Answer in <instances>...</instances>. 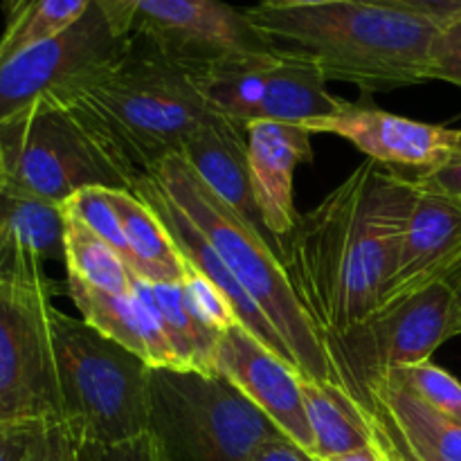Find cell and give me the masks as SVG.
<instances>
[{
  "mask_svg": "<svg viewBox=\"0 0 461 461\" xmlns=\"http://www.w3.org/2000/svg\"><path fill=\"white\" fill-rule=\"evenodd\" d=\"M48 261H63L61 207L0 185V286H48Z\"/></svg>",
  "mask_w": 461,
  "mask_h": 461,
  "instance_id": "e0dca14e",
  "label": "cell"
},
{
  "mask_svg": "<svg viewBox=\"0 0 461 461\" xmlns=\"http://www.w3.org/2000/svg\"><path fill=\"white\" fill-rule=\"evenodd\" d=\"M180 284H183L185 300H187L192 313L196 315L198 322L205 329H210L212 333L221 336V333L228 331L232 324L239 322L237 313H234L228 297L223 295V291L216 288L205 275L194 270L192 266H189L187 275H185V279Z\"/></svg>",
  "mask_w": 461,
  "mask_h": 461,
  "instance_id": "83f0119b",
  "label": "cell"
},
{
  "mask_svg": "<svg viewBox=\"0 0 461 461\" xmlns=\"http://www.w3.org/2000/svg\"><path fill=\"white\" fill-rule=\"evenodd\" d=\"M61 210L72 214L75 219H79L81 223L88 225L95 234H99L104 241L111 243L131 266L129 246H126L120 219H117V212L115 207H113L106 187L81 189V192H77L75 196L68 198V201L63 203Z\"/></svg>",
  "mask_w": 461,
  "mask_h": 461,
  "instance_id": "4316f807",
  "label": "cell"
},
{
  "mask_svg": "<svg viewBox=\"0 0 461 461\" xmlns=\"http://www.w3.org/2000/svg\"><path fill=\"white\" fill-rule=\"evenodd\" d=\"M54 284L0 286V426L61 419L50 336Z\"/></svg>",
  "mask_w": 461,
  "mask_h": 461,
  "instance_id": "8fae6325",
  "label": "cell"
},
{
  "mask_svg": "<svg viewBox=\"0 0 461 461\" xmlns=\"http://www.w3.org/2000/svg\"><path fill=\"white\" fill-rule=\"evenodd\" d=\"M180 156L187 165L201 176L203 183L225 203L232 207L248 225L257 230L275 255L279 257L273 237L266 230L261 212L257 207L255 194L250 185V169H248V142L246 131L237 129L230 122L203 126L185 144Z\"/></svg>",
  "mask_w": 461,
  "mask_h": 461,
  "instance_id": "d6986e66",
  "label": "cell"
},
{
  "mask_svg": "<svg viewBox=\"0 0 461 461\" xmlns=\"http://www.w3.org/2000/svg\"><path fill=\"white\" fill-rule=\"evenodd\" d=\"M167 461H250L282 435L237 387L214 372L151 367L149 428Z\"/></svg>",
  "mask_w": 461,
  "mask_h": 461,
  "instance_id": "8992f818",
  "label": "cell"
},
{
  "mask_svg": "<svg viewBox=\"0 0 461 461\" xmlns=\"http://www.w3.org/2000/svg\"><path fill=\"white\" fill-rule=\"evenodd\" d=\"M63 212V210H61ZM63 264L66 279L113 295H129L133 268L88 225L63 212Z\"/></svg>",
  "mask_w": 461,
  "mask_h": 461,
  "instance_id": "603a6c76",
  "label": "cell"
},
{
  "mask_svg": "<svg viewBox=\"0 0 461 461\" xmlns=\"http://www.w3.org/2000/svg\"><path fill=\"white\" fill-rule=\"evenodd\" d=\"M79 461H167L151 432L111 446H81Z\"/></svg>",
  "mask_w": 461,
  "mask_h": 461,
  "instance_id": "f546056e",
  "label": "cell"
},
{
  "mask_svg": "<svg viewBox=\"0 0 461 461\" xmlns=\"http://www.w3.org/2000/svg\"><path fill=\"white\" fill-rule=\"evenodd\" d=\"M302 401L313 435V457H333L374 444L367 410L336 381L302 376Z\"/></svg>",
  "mask_w": 461,
  "mask_h": 461,
  "instance_id": "44dd1931",
  "label": "cell"
},
{
  "mask_svg": "<svg viewBox=\"0 0 461 461\" xmlns=\"http://www.w3.org/2000/svg\"><path fill=\"white\" fill-rule=\"evenodd\" d=\"M459 273L461 205L444 194L419 185L381 304L412 295L432 284L455 282Z\"/></svg>",
  "mask_w": 461,
  "mask_h": 461,
  "instance_id": "9a60e30c",
  "label": "cell"
},
{
  "mask_svg": "<svg viewBox=\"0 0 461 461\" xmlns=\"http://www.w3.org/2000/svg\"><path fill=\"white\" fill-rule=\"evenodd\" d=\"M93 0H5L0 61L70 30Z\"/></svg>",
  "mask_w": 461,
  "mask_h": 461,
  "instance_id": "cb8c5ba5",
  "label": "cell"
},
{
  "mask_svg": "<svg viewBox=\"0 0 461 461\" xmlns=\"http://www.w3.org/2000/svg\"><path fill=\"white\" fill-rule=\"evenodd\" d=\"M417 189V180L365 160L300 216L284 268L322 340L381 304Z\"/></svg>",
  "mask_w": 461,
  "mask_h": 461,
  "instance_id": "6da1fadb",
  "label": "cell"
},
{
  "mask_svg": "<svg viewBox=\"0 0 461 461\" xmlns=\"http://www.w3.org/2000/svg\"><path fill=\"white\" fill-rule=\"evenodd\" d=\"M7 183V176H5V162H3V151H0V185Z\"/></svg>",
  "mask_w": 461,
  "mask_h": 461,
  "instance_id": "b9f144b4",
  "label": "cell"
},
{
  "mask_svg": "<svg viewBox=\"0 0 461 461\" xmlns=\"http://www.w3.org/2000/svg\"><path fill=\"white\" fill-rule=\"evenodd\" d=\"M318 461H383L381 450H378L376 444H369L365 448L351 450V453H342V455H333V457H322Z\"/></svg>",
  "mask_w": 461,
  "mask_h": 461,
  "instance_id": "8d00e7d4",
  "label": "cell"
},
{
  "mask_svg": "<svg viewBox=\"0 0 461 461\" xmlns=\"http://www.w3.org/2000/svg\"><path fill=\"white\" fill-rule=\"evenodd\" d=\"M338 3V0H264L261 5L270 9H300V7H320V5Z\"/></svg>",
  "mask_w": 461,
  "mask_h": 461,
  "instance_id": "f35d334b",
  "label": "cell"
},
{
  "mask_svg": "<svg viewBox=\"0 0 461 461\" xmlns=\"http://www.w3.org/2000/svg\"><path fill=\"white\" fill-rule=\"evenodd\" d=\"M50 336L61 421L81 444L111 446L144 435L151 367L86 320L70 318L54 304L50 306Z\"/></svg>",
  "mask_w": 461,
  "mask_h": 461,
  "instance_id": "5b68a950",
  "label": "cell"
},
{
  "mask_svg": "<svg viewBox=\"0 0 461 461\" xmlns=\"http://www.w3.org/2000/svg\"><path fill=\"white\" fill-rule=\"evenodd\" d=\"M124 41L113 34L99 5L63 34L0 61V124L52 97L70 81L113 61Z\"/></svg>",
  "mask_w": 461,
  "mask_h": 461,
  "instance_id": "7c38bea8",
  "label": "cell"
},
{
  "mask_svg": "<svg viewBox=\"0 0 461 461\" xmlns=\"http://www.w3.org/2000/svg\"><path fill=\"white\" fill-rule=\"evenodd\" d=\"M367 410H369V408H367ZM369 412H374V410H369ZM374 414H376V412H374ZM376 417H378V419H381V421H383V423H385V428H387V430H390L392 439H394V444H396V446H399L401 455H403V459H405V461H432V459L423 457V455H419V453H417V450H414V448H410V446H408V444H405V441H403V439H401V437H399V432H396V430H394V428H392V426H390V423H387V421H385V419H383V417H381V414H376Z\"/></svg>",
  "mask_w": 461,
  "mask_h": 461,
  "instance_id": "74e56055",
  "label": "cell"
},
{
  "mask_svg": "<svg viewBox=\"0 0 461 461\" xmlns=\"http://www.w3.org/2000/svg\"><path fill=\"white\" fill-rule=\"evenodd\" d=\"M66 293L79 309L81 320L102 331L111 340L138 354L147 363V342L142 333V315L133 293L129 295H113L97 291L79 282L66 279ZM149 365V363H147Z\"/></svg>",
  "mask_w": 461,
  "mask_h": 461,
  "instance_id": "d4e9b609",
  "label": "cell"
},
{
  "mask_svg": "<svg viewBox=\"0 0 461 461\" xmlns=\"http://www.w3.org/2000/svg\"><path fill=\"white\" fill-rule=\"evenodd\" d=\"M81 439L61 419L39 423L27 461H79Z\"/></svg>",
  "mask_w": 461,
  "mask_h": 461,
  "instance_id": "f1b7e54d",
  "label": "cell"
},
{
  "mask_svg": "<svg viewBox=\"0 0 461 461\" xmlns=\"http://www.w3.org/2000/svg\"><path fill=\"white\" fill-rule=\"evenodd\" d=\"M417 183L421 187L453 198V201H457L461 205V156H453L446 165H441L439 169L430 171L428 176L419 178Z\"/></svg>",
  "mask_w": 461,
  "mask_h": 461,
  "instance_id": "d6a6232c",
  "label": "cell"
},
{
  "mask_svg": "<svg viewBox=\"0 0 461 461\" xmlns=\"http://www.w3.org/2000/svg\"><path fill=\"white\" fill-rule=\"evenodd\" d=\"M131 192H133L135 196L142 198V201L156 212L158 219L165 223V228L169 230V234L174 237L176 246H178L185 261H187L194 270L205 275L216 288L223 291V295L228 297L234 313H237L239 324H243L248 331L255 333V336L259 338L261 342H266L275 354H279L284 360L295 365V358H293L291 349H288L286 342H284L282 336L277 333V329H275L273 324H270V320L261 313V309L252 302V297L239 286V282L234 279V275L230 273L228 266L223 264V259L216 255L212 243L207 241V239L203 237L201 230L187 219V214L162 192L160 185L149 176V178L135 183Z\"/></svg>",
  "mask_w": 461,
  "mask_h": 461,
  "instance_id": "ac0fdd59",
  "label": "cell"
},
{
  "mask_svg": "<svg viewBox=\"0 0 461 461\" xmlns=\"http://www.w3.org/2000/svg\"><path fill=\"white\" fill-rule=\"evenodd\" d=\"M246 14L270 43L309 57L327 81H347L367 95L432 81L444 36L428 18L354 0L300 9L257 5Z\"/></svg>",
  "mask_w": 461,
  "mask_h": 461,
  "instance_id": "3957f363",
  "label": "cell"
},
{
  "mask_svg": "<svg viewBox=\"0 0 461 461\" xmlns=\"http://www.w3.org/2000/svg\"><path fill=\"white\" fill-rule=\"evenodd\" d=\"M455 156H461V129H457V142H455Z\"/></svg>",
  "mask_w": 461,
  "mask_h": 461,
  "instance_id": "7bdbcfd3",
  "label": "cell"
},
{
  "mask_svg": "<svg viewBox=\"0 0 461 461\" xmlns=\"http://www.w3.org/2000/svg\"><path fill=\"white\" fill-rule=\"evenodd\" d=\"M36 428H39V423L0 426V461H27Z\"/></svg>",
  "mask_w": 461,
  "mask_h": 461,
  "instance_id": "1f68e13d",
  "label": "cell"
},
{
  "mask_svg": "<svg viewBox=\"0 0 461 461\" xmlns=\"http://www.w3.org/2000/svg\"><path fill=\"white\" fill-rule=\"evenodd\" d=\"M455 293H457V304H459V318H461V273L457 275V279L453 282Z\"/></svg>",
  "mask_w": 461,
  "mask_h": 461,
  "instance_id": "60d3db41",
  "label": "cell"
},
{
  "mask_svg": "<svg viewBox=\"0 0 461 461\" xmlns=\"http://www.w3.org/2000/svg\"><path fill=\"white\" fill-rule=\"evenodd\" d=\"M360 405H363V403H360ZM363 408H365V405H363ZM365 410H367V408H365ZM367 414H369V419H372L374 444H376L378 450H381L383 461H405L403 455H401L399 446H396L394 439H392L390 430H387V428H385V423H383L381 419L376 417V414L369 412V410H367Z\"/></svg>",
  "mask_w": 461,
  "mask_h": 461,
  "instance_id": "d590c367",
  "label": "cell"
},
{
  "mask_svg": "<svg viewBox=\"0 0 461 461\" xmlns=\"http://www.w3.org/2000/svg\"><path fill=\"white\" fill-rule=\"evenodd\" d=\"M108 196L129 246L133 273L151 284L183 282L189 264L156 212L131 189H108Z\"/></svg>",
  "mask_w": 461,
  "mask_h": 461,
  "instance_id": "7402d4cb",
  "label": "cell"
},
{
  "mask_svg": "<svg viewBox=\"0 0 461 461\" xmlns=\"http://www.w3.org/2000/svg\"><path fill=\"white\" fill-rule=\"evenodd\" d=\"M7 185L61 207L88 187L131 189L66 111L39 102L0 124Z\"/></svg>",
  "mask_w": 461,
  "mask_h": 461,
  "instance_id": "9c48e42d",
  "label": "cell"
},
{
  "mask_svg": "<svg viewBox=\"0 0 461 461\" xmlns=\"http://www.w3.org/2000/svg\"><path fill=\"white\" fill-rule=\"evenodd\" d=\"M432 79L448 81L461 88V43L441 36L435 52V68H432Z\"/></svg>",
  "mask_w": 461,
  "mask_h": 461,
  "instance_id": "836d02e7",
  "label": "cell"
},
{
  "mask_svg": "<svg viewBox=\"0 0 461 461\" xmlns=\"http://www.w3.org/2000/svg\"><path fill=\"white\" fill-rule=\"evenodd\" d=\"M120 41H144L160 52L205 66L277 50L223 0H95Z\"/></svg>",
  "mask_w": 461,
  "mask_h": 461,
  "instance_id": "30bf717a",
  "label": "cell"
},
{
  "mask_svg": "<svg viewBox=\"0 0 461 461\" xmlns=\"http://www.w3.org/2000/svg\"><path fill=\"white\" fill-rule=\"evenodd\" d=\"M311 135L304 126L282 122H255L246 126L252 194L282 264L286 241L302 216L295 210L293 180L297 167L313 160Z\"/></svg>",
  "mask_w": 461,
  "mask_h": 461,
  "instance_id": "2e32d148",
  "label": "cell"
},
{
  "mask_svg": "<svg viewBox=\"0 0 461 461\" xmlns=\"http://www.w3.org/2000/svg\"><path fill=\"white\" fill-rule=\"evenodd\" d=\"M212 369L255 403L282 435L313 455V435L302 401V374L295 365L237 322L221 333Z\"/></svg>",
  "mask_w": 461,
  "mask_h": 461,
  "instance_id": "4fadbf2b",
  "label": "cell"
},
{
  "mask_svg": "<svg viewBox=\"0 0 461 461\" xmlns=\"http://www.w3.org/2000/svg\"><path fill=\"white\" fill-rule=\"evenodd\" d=\"M311 133H331L347 140L369 160L419 180L455 156L457 129L410 120L381 108L349 104L342 113L304 126Z\"/></svg>",
  "mask_w": 461,
  "mask_h": 461,
  "instance_id": "5bb4252c",
  "label": "cell"
},
{
  "mask_svg": "<svg viewBox=\"0 0 461 461\" xmlns=\"http://www.w3.org/2000/svg\"><path fill=\"white\" fill-rule=\"evenodd\" d=\"M385 376L405 387L419 401L435 408L437 412L461 423V383L446 369L437 367L428 360V363L396 367Z\"/></svg>",
  "mask_w": 461,
  "mask_h": 461,
  "instance_id": "484cf974",
  "label": "cell"
},
{
  "mask_svg": "<svg viewBox=\"0 0 461 461\" xmlns=\"http://www.w3.org/2000/svg\"><path fill=\"white\" fill-rule=\"evenodd\" d=\"M250 461H318L306 448L288 439L286 435H277L273 439L264 441L255 450Z\"/></svg>",
  "mask_w": 461,
  "mask_h": 461,
  "instance_id": "e575fe53",
  "label": "cell"
},
{
  "mask_svg": "<svg viewBox=\"0 0 461 461\" xmlns=\"http://www.w3.org/2000/svg\"><path fill=\"white\" fill-rule=\"evenodd\" d=\"M194 72L196 66L144 41H124L113 61L43 102L66 111L133 189L167 158L180 156L196 131L225 122L201 97Z\"/></svg>",
  "mask_w": 461,
  "mask_h": 461,
  "instance_id": "7a4b0ae2",
  "label": "cell"
},
{
  "mask_svg": "<svg viewBox=\"0 0 461 461\" xmlns=\"http://www.w3.org/2000/svg\"><path fill=\"white\" fill-rule=\"evenodd\" d=\"M354 399L381 414L401 439L423 457L461 461V423L419 401L390 376L372 381Z\"/></svg>",
  "mask_w": 461,
  "mask_h": 461,
  "instance_id": "ffe728a7",
  "label": "cell"
},
{
  "mask_svg": "<svg viewBox=\"0 0 461 461\" xmlns=\"http://www.w3.org/2000/svg\"><path fill=\"white\" fill-rule=\"evenodd\" d=\"M444 36H446V39H450V41H459V43H461V21H459V23H455L453 27H448V30L444 32Z\"/></svg>",
  "mask_w": 461,
  "mask_h": 461,
  "instance_id": "ab89813d",
  "label": "cell"
},
{
  "mask_svg": "<svg viewBox=\"0 0 461 461\" xmlns=\"http://www.w3.org/2000/svg\"><path fill=\"white\" fill-rule=\"evenodd\" d=\"M354 3L374 5L392 12L412 14L437 23L441 30H448L461 21V0H354Z\"/></svg>",
  "mask_w": 461,
  "mask_h": 461,
  "instance_id": "4dcf8cb0",
  "label": "cell"
},
{
  "mask_svg": "<svg viewBox=\"0 0 461 461\" xmlns=\"http://www.w3.org/2000/svg\"><path fill=\"white\" fill-rule=\"evenodd\" d=\"M194 79L210 111L243 131L255 122L306 126L349 108L329 93L318 63L282 48L196 66Z\"/></svg>",
  "mask_w": 461,
  "mask_h": 461,
  "instance_id": "52a82bcc",
  "label": "cell"
},
{
  "mask_svg": "<svg viewBox=\"0 0 461 461\" xmlns=\"http://www.w3.org/2000/svg\"><path fill=\"white\" fill-rule=\"evenodd\" d=\"M455 336H461L457 293L453 282H439L381 304L358 324L322 342L336 383L358 396L392 369L428 363Z\"/></svg>",
  "mask_w": 461,
  "mask_h": 461,
  "instance_id": "ba28073f",
  "label": "cell"
},
{
  "mask_svg": "<svg viewBox=\"0 0 461 461\" xmlns=\"http://www.w3.org/2000/svg\"><path fill=\"white\" fill-rule=\"evenodd\" d=\"M151 178L201 230L239 286L277 329L302 376L336 381L322 338L302 309L286 268L270 243L225 205L183 156L167 158Z\"/></svg>",
  "mask_w": 461,
  "mask_h": 461,
  "instance_id": "277c9868",
  "label": "cell"
}]
</instances>
